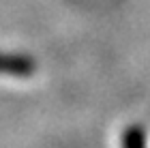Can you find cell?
Instances as JSON below:
<instances>
[{"label": "cell", "instance_id": "cell-1", "mask_svg": "<svg viewBox=\"0 0 150 148\" xmlns=\"http://www.w3.org/2000/svg\"><path fill=\"white\" fill-rule=\"evenodd\" d=\"M35 71V62L24 56H4L0 54V73H13V75H30Z\"/></svg>", "mask_w": 150, "mask_h": 148}, {"label": "cell", "instance_id": "cell-2", "mask_svg": "<svg viewBox=\"0 0 150 148\" xmlns=\"http://www.w3.org/2000/svg\"><path fill=\"white\" fill-rule=\"evenodd\" d=\"M125 148H144V133L139 129H131L125 135Z\"/></svg>", "mask_w": 150, "mask_h": 148}]
</instances>
